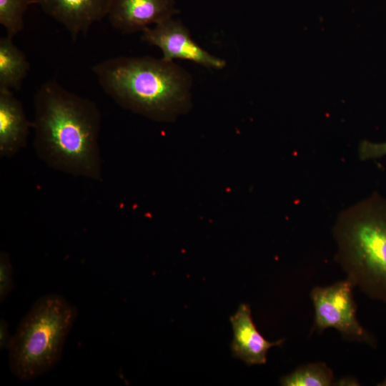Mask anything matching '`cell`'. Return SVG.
Returning <instances> with one entry per match:
<instances>
[{"label":"cell","instance_id":"obj_3","mask_svg":"<svg viewBox=\"0 0 386 386\" xmlns=\"http://www.w3.org/2000/svg\"><path fill=\"white\" fill-rule=\"evenodd\" d=\"M335 257L354 287L386 305V200L372 197L343 214L335 227Z\"/></svg>","mask_w":386,"mask_h":386},{"label":"cell","instance_id":"obj_17","mask_svg":"<svg viewBox=\"0 0 386 386\" xmlns=\"http://www.w3.org/2000/svg\"><path fill=\"white\" fill-rule=\"evenodd\" d=\"M337 385H358V382L352 377H344L340 380Z\"/></svg>","mask_w":386,"mask_h":386},{"label":"cell","instance_id":"obj_18","mask_svg":"<svg viewBox=\"0 0 386 386\" xmlns=\"http://www.w3.org/2000/svg\"><path fill=\"white\" fill-rule=\"evenodd\" d=\"M381 386H386V380H385L381 384H379Z\"/></svg>","mask_w":386,"mask_h":386},{"label":"cell","instance_id":"obj_4","mask_svg":"<svg viewBox=\"0 0 386 386\" xmlns=\"http://www.w3.org/2000/svg\"><path fill=\"white\" fill-rule=\"evenodd\" d=\"M78 310L58 294L35 301L21 320L8 346L11 373L24 381L51 371L59 362Z\"/></svg>","mask_w":386,"mask_h":386},{"label":"cell","instance_id":"obj_16","mask_svg":"<svg viewBox=\"0 0 386 386\" xmlns=\"http://www.w3.org/2000/svg\"><path fill=\"white\" fill-rule=\"evenodd\" d=\"M11 337L9 334V325L4 319L0 321V348L7 349Z\"/></svg>","mask_w":386,"mask_h":386},{"label":"cell","instance_id":"obj_6","mask_svg":"<svg viewBox=\"0 0 386 386\" xmlns=\"http://www.w3.org/2000/svg\"><path fill=\"white\" fill-rule=\"evenodd\" d=\"M142 40L157 46L167 61L187 60L212 69L226 66L224 59L212 55L191 37L189 29L179 20L169 18L142 31Z\"/></svg>","mask_w":386,"mask_h":386},{"label":"cell","instance_id":"obj_9","mask_svg":"<svg viewBox=\"0 0 386 386\" xmlns=\"http://www.w3.org/2000/svg\"><path fill=\"white\" fill-rule=\"evenodd\" d=\"M233 330L230 347L232 356L247 365H263L267 362L268 350L282 345L284 339L269 342L257 330L248 305L241 304L229 318Z\"/></svg>","mask_w":386,"mask_h":386},{"label":"cell","instance_id":"obj_14","mask_svg":"<svg viewBox=\"0 0 386 386\" xmlns=\"http://www.w3.org/2000/svg\"><path fill=\"white\" fill-rule=\"evenodd\" d=\"M14 287L13 269L8 252H0V301L4 302Z\"/></svg>","mask_w":386,"mask_h":386},{"label":"cell","instance_id":"obj_13","mask_svg":"<svg viewBox=\"0 0 386 386\" xmlns=\"http://www.w3.org/2000/svg\"><path fill=\"white\" fill-rule=\"evenodd\" d=\"M38 0H0V24L13 39L24 26V18L29 6Z\"/></svg>","mask_w":386,"mask_h":386},{"label":"cell","instance_id":"obj_12","mask_svg":"<svg viewBox=\"0 0 386 386\" xmlns=\"http://www.w3.org/2000/svg\"><path fill=\"white\" fill-rule=\"evenodd\" d=\"M332 370L324 362H313L298 367L281 377L284 386H330L334 385Z\"/></svg>","mask_w":386,"mask_h":386},{"label":"cell","instance_id":"obj_15","mask_svg":"<svg viewBox=\"0 0 386 386\" xmlns=\"http://www.w3.org/2000/svg\"><path fill=\"white\" fill-rule=\"evenodd\" d=\"M386 155V142L374 143L362 142L360 146V157L362 159H373Z\"/></svg>","mask_w":386,"mask_h":386},{"label":"cell","instance_id":"obj_7","mask_svg":"<svg viewBox=\"0 0 386 386\" xmlns=\"http://www.w3.org/2000/svg\"><path fill=\"white\" fill-rule=\"evenodd\" d=\"M178 12L175 0H111L107 16L114 29L128 34L142 31Z\"/></svg>","mask_w":386,"mask_h":386},{"label":"cell","instance_id":"obj_1","mask_svg":"<svg viewBox=\"0 0 386 386\" xmlns=\"http://www.w3.org/2000/svg\"><path fill=\"white\" fill-rule=\"evenodd\" d=\"M34 107V148L39 158L54 170L102 181V114L96 104L51 80L38 89Z\"/></svg>","mask_w":386,"mask_h":386},{"label":"cell","instance_id":"obj_10","mask_svg":"<svg viewBox=\"0 0 386 386\" xmlns=\"http://www.w3.org/2000/svg\"><path fill=\"white\" fill-rule=\"evenodd\" d=\"M32 127L21 102L9 90H0V156L10 158L26 147Z\"/></svg>","mask_w":386,"mask_h":386},{"label":"cell","instance_id":"obj_8","mask_svg":"<svg viewBox=\"0 0 386 386\" xmlns=\"http://www.w3.org/2000/svg\"><path fill=\"white\" fill-rule=\"evenodd\" d=\"M111 0H38L42 11L61 24L76 41L108 15Z\"/></svg>","mask_w":386,"mask_h":386},{"label":"cell","instance_id":"obj_2","mask_svg":"<svg viewBox=\"0 0 386 386\" xmlns=\"http://www.w3.org/2000/svg\"><path fill=\"white\" fill-rule=\"evenodd\" d=\"M103 91L119 107L157 122L190 109L192 76L172 61L117 56L92 66Z\"/></svg>","mask_w":386,"mask_h":386},{"label":"cell","instance_id":"obj_11","mask_svg":"<svg viewBox=\"0 0 386 386\" xmlns=\"http://www.w3.org/2000/svg\"><path fill=\"white\" fill-rule=\"evenodd\" d=\"M30 64L8 36L0 38V90H19Z\"/></svg>","mask_w":386,"mask_h":386},{"label":"cell","instance_id":"obj_5","mask_svg":"<svg viewBox=\"0 0 386 386\" xmlns=\"http://www.w3.org/2000/svg\"><path fill=\"white\" fill-rule=\"evenodd\" d=\"M353 287L352 283L346 279L327 287L312 289L310 297L315 308L313 329L321 333L327 328H335L347 340L372 345L373 338L357 318Z\"/></svg>","mask_w":386,"mask_h":386}]
</instances>
